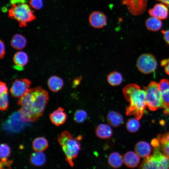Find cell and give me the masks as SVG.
I'll list each match as a JSON object with an SVG mask.
<instances>
[{"instance_id":"1","label":"cell","mask_w":169,"mask_h":169,"mask_svg":"<svg viewBox=\"0 0 169 169\" xmlns=\"http://www.w3.org/2000/svg\"><path fill=\"white\" fill-rule=\"evenodd\" d=\"M49 99L48 92L38 86L29 89L18 101V111L25 122H34L42 116Z\"/></svg>"},{"instance_id":"2","label":"cell","mask_w":169,"mask_h":169,"mask_svg":"<svg viewBox=\"0 0 169 169\" xmlns=\"http://www.w3.org/2000/svg\"><path fill=\"white\" fill-rule=\"evenodd\" d=\"M123 92L125 100L130 103L125 110L126 115H133L138 120H140L147 106L145 91L138 85L131 84L123 88Z\"/></svg>"},{"instance_id":"3","label":"cell","mask_w":169,"mask_h":169,"mask_svg":"<svg viewBox=\"0 0 169 169\" xmlns=\"http://www.w3.org/2000/svg\"><path fill=\"white\" fill-rule=\"evenodd\" d=\"M81 136L74 139L72 135L68 131H64L58 136V140L62 146L65 155L66 161L69 165L73 167V159L77 157L81 148L79 140Z\"/></svg>"},{"instance_id":"4","label":"cell","mask_w":169,"mask_h":169,"mask_svg":"<svg viewBox=\"0 0 169 169\" xmlns=\"http://www.w3.org/2000/svg\"><path fill=\"white\" fill-rule=\"evenodd\" d=\"M143 90L146 94V105L149 110L155 111L161 108L165 114L169 115V104L163 100L158 83L151 81L148 86L143 87Z\"/></svg>"},{"instance_id":"5","label":"cell","mask_w":169,"mask_h":169,"mask_svg":"<svg viewBox=\"0 0 169 169\" xmlns=\"http://www.w3.org/2000/svg\"><path fill=\"white\" fill-rule=\"evenodd\" d=\"M8 17L17 21L20 28L27 26L28 23L36 19L30 6L24 3L13 4L8 10Z\"/></svg>"},{"instance_id":"6","label":"cell","mask_w":169,"mask_h":169,"mask_svg":"<svg viewBox=\"0 0 169 169\" xmlns=\"http://www.w3.org/2000/svg\"><path fill=\"white\" fill-rule=\"evenodd\" d=\"M141 169H169V157L158 147H155L152 154L145 158L140 166Z\"/></svg>"},{"instance_id":"7","label":"cell","mask_w":169,"mask_h":169,"mask_svg":"<svg viewBox=\"0 0 169 169\" xmlns=\"http://www.w3.org/2000/svg\"><path fill=\"white\" fill-rule=\"evenodd\" d=\"M136 66L140 71L144 74H148L155 71L157 68V62L153 55L144 54L138 58Z\"/></svg>"},{"instance_id":"8","label":"cell","mask_w":169,"mask_h":169,"mask_svg":"<svg viewBox=\"0 0 169 169\" xmlns=\"http://www.w3.org/2000/svg\"><path fill=\"white\" fill-rule=\"evenodd\" d=\"M31 84V82L26 78L15 79L10 90L12 96L21 97L29 90Z\"/></svg>"},{"instance_id":"9","label":"cell","mask_w":169,"mask_h":169,"mask_svg":"<svg viewBox=\"0 0 169 169\" xmlns=\"http://www.w3.org/2000/svg\"><path fill=\"white\" fill-rule=\"evenodd\" d=\"M25 122L22 120L18 111L12 114L5 123L3 127L5 129L11 132H18L22 130L24 127Z\"/></svg>"},{"instance_id":"10","label":"cell","mask_w":169,"mask_h":169,"mask_svg":"<svg viewBox=\"0 0 169 169\" xmlns=\"http://www.w3.org/2000/svg\"><path fill=\"white\" fill-rule=\"evenodd\" d=\"M133 15L138 16L143 14L146 9L147 0H122Z\"/></svg>"},{"instance_id":"11","label":"cell","mask_w":169,"mask_h":169,"mask_svg":"<svg viewBox=\"0 0 169 169\" xmlns=\"http://www.w3.org/2000/svg\"><path fill=\"white\" fill-rule=\"evenodd\" d=\"M89 21L91 26L95 28H101L106 25L107 20L105 15L103 13L95 11L90 15Z\"/></svg>"},{"instance_id":"12","label":"cell","mask_w":169,"mask_h":169,"mask_svg":"<svg viewBox=\"0 0 169 169\" xmlns=\"http://www.w3.org/2000/svg\"><path fill=\"white\" fill-rule=\"evenodd\" d=\"M168 12L167 7L162 3L156 4L153 8L148 10V13L150 16L160 19H166L168 16Z\"/></svg>"},{"instance_id":"13","label":"cell","mask_w":169,"mask_h":169,"mask_svg":"<svg viewBox=\"0 0 169 169\" xmlns=\"http://www.w3.org/2000/svg\"><path fill=\"white\" fill-rule=\"evenodd\" d=\"M49 117L51 122L58 126L65 122L67 119V115L64 109L60 107L51 113Z\"/></svg>"},{"instance_id":"14","label":"cell","mask_w":169,"mask_h":169,"mask_svg":"<svg viewBox=\"0 0 169 169\" xmlns=\"http://www.w3.org/2000/svg\"><path fill=\"white\" fill-rule=\"evenodd\" d=\"M123 158L124 163L130 168L136 167L140 162L139 156L136 152L132 151L127 152Z\"/></svg>"},{"instance_id":"15","label":"cell","mask_w":169,"mask_h":169,"mask_svg":"<svg viewBox=\"0 0 169 169\" xmlns=\"http://www.w3.org/2000/svg\"><path fill=\"white\" fill-rule=\"evenodd\" d=\"M95 133L96 136L100 138L108 139L112 136L113 131L109 125L101 124L99 125L96 128Z\"/></svg>"},{"instance_id":"16","label":"cell","mask_w":169,"mask_h":169,"mask_svg":"<svg viewBox=\"0 0 169 169\" xmlns=\"http://www.w3.org/2000/svg\"><path fill=\"white\" fill-rule=\"evenodd\" d=\"M135 151L139 157H146L149 155L151 152V147L148 143L144 141H141L136 144Z\"/></svg>"},{"instance_id":"17","label":"cell","mask_w":169,"mask_h":169,"mask_svg":"<svg viewBox=\"0 0 169 169\" xmlns=\"http://www.w3.org/2000/svg\"><path fill=\"white\" fill-rule=\"evenodd\" d=\"M157 139L159 141L161 150L169 157V132L158 134Z\"/></svg>"},{"instance_id":"18","label":"cell","mask_w":169,"mask_h":169,"mask_svg":"<svg viewBox=\"0 0 169 169\" xmlns=\"http://www.w3.org/2000/svg\"><path fill=\"white\" fill-rule=\"evenodd\" d=\"M108 123L111 126L116 127L123 122V117L119 113L114 111L109 112L107 116Z\"/></svg>"},{"instance_id":"19","label":"cell","mask_w":169,"mask_h":169,"mask_svg":"<svg viewBox=\"0 0 169 169\" xmlns=\"http://www.w3.org/2000/svg\"><path fill=\"white\" fill-rule=\"evenodd\" d=\"M48 85L49 89L52 91L57 92L62 88L64 85V81L59 77L53 76L48 79Z\"/></svg>"},{"instance_id":"20","label":"cell","mask_w":169,"mask_h":169,"mask_svg":"<svg viewBox=\"0 0 169 169\" xmlns=\"http://www.w3.org/2000/svg\"><path fill=\"white\" fill-rule=\"evenodd\" d=\"M27 44V40L22 35L16 34L13 37L10 42L11 46L14 49L20 50L24 49Z\"/></svg>"},{"instance_id":"21","label":"cell","mask_w":169,"mask_h":169,"mask_svg":"<svg viewBox=\"0 0 169 169\" xmlns=\"http://www.w3.org/2000/svg\"><path fill=\"white\" fill-rule=\"evenodd\" d=\"M108 161L109 165L115 168L120 167L124 162L123 156L116 152H113L110 154Z\"/></svg>"},{"instance_id":"22","label":"cell","mask_w":169,"mask_h":169,"mask_svg":"<svg viewBox=\"0 0 169 169\" xmlns=\"http://www.w3.org/2000/svg\"><path fill=\"white\" fill-rule=\"evenodd\" d=\"M158 84L163 100L169 104V81L166 79H162Z\"/></svg>"},{"instance_id":"23","label":"cell","mask_w":169,"mask_h":169,"mask_svg":"<svg viewBox=\"0 0 169 169\" xmlns=\"http://www.w3.org/2000/svg\"><path fill=\"white\" fill-rule=\"evenodd\" d=\"M46 161L45 155L42 152H37L32 153L30 157V163L36 166H40L44 164Z\"/></svg>"},{"instance_id":"24","label":"cell","mask_w":169,"mask_h":169,"mask_svg":"<svg viewBox=\"0 0 169 169\" xmlns=\"http://www.w3.org/2000/svg\"><path fill=\"white\" fill-rule=\"evenodd\" d=\"M28 56L25 52L18 51L16 52L13 57V61L17 66L20 69L25 66L28 63Z\"/></svg>"},{"instance_id":"25","label":"cell","mask_w":169,"mask_h":169,"mask_svg":"<svg viewBox=\"0 0 169 169\" xmlns=\"http://www.w3.org/2000/svg\"><path fill=\"white\" fill-rule=\"evenodd\" d=\"M48 145L47 140L42 137L35 138L32 143L33 150L37 152H42L44 151L47 148Z\"/></svg>"},{"instance_id":"26","label":"cell","mask_w":169,"mask_h":169,"mask_svg":"<svg viewBox=\"0 0 169 169\" xmlns=\"http://www.w3.org/2000/svg\"><path fill=\"white\" fill-rule=\"evenodd\" d=\"M146 26L149 30L152 31H157L161 28L162 23L160 19L152 17L146 20Z\"/></svg>"},{"instance_id":"27","label":"cell","mask_w":169,"mask_h":169,"mask_svg":"<svg viewBox=\"0 0 169 169\" xmlns=\"http://www.w3.org/2000/svg\"><path fill=\"white\" fill-rule=\"evenodd\" d=\"M107 80L111 86H116L121 84L123 78L121 74L115 71L111 72L108 75Z\"/></svg>"},{"instance_id":"28","label":"cell","mask_w":169,"mask_h":169,"mask_svg":"<svg viewBox=\"0 0 169 169\" xmlns=\"http://www.w3.org/2000/svg\"><path fill=\"white\" fill-rule=\"evenodd\" d=\"M138 120L136 118L129 119L126 124V128L127 130L131 133L137 132L139 129L140 125Z\"/></svg>"},{"instance_id":"29","label":"cell","mask_w":169,"mask_h":169,"mask_svg":"<svg viewBox=\"0 0 169 169\" xmlns=\"http://www.w3.org/2000/svg\"><path fill=\"white\" fill-rule=\"evenodd\" d=\"M10 149L6 144H2L0 146V162H4L7 161L8 158L10 154Z\"/></svg>"},{"instance_id":"30","label":"cell","mask_w":169,"mask_h":169,"mask_svg":"<svg viewBox=\"0 0 169 169\" xmlns=\"http://www.w3.org/2000/svg\"><path fill=\"white\" fill-rule=\"evenodd\" d=\"M87 116V113L85 110L79 109L77 110L74 113V118L76 122L81 123L86 120Z\"/></svg>"},{"instance_id":"31","label":"cell","mask_w":169,"mask_h":169,"mask_svg":"<svg viewBox=\"0 0 169 169\" xmlns=\"http://www.w3.org/2000/svg\"><path fill=\"white\" fill-rule=\"evenodd\" d=\"M8 104V93L0 94V109L3 111L7 109Z\"/></svg>"},{"instance_id":"32","label":"cell","mask_w":169,"mask_h":169,"mask_svg":"<svg viewBox=\"0 0 169 169\" xmlns=\"http://www.w3.org/2000/svg\"><path fill=\"white\" fill-rule=\"evenodd\" d=\"M29 3L30 6L37 10L41 9L43 7L42 0H29Z\"/></svg>"},{"instance_id":"33","label":"cell","mask_w":169,"mask_h":169,"mask_svg":"<svg viewBox=\"0 0 169 169\" xmlns=\"http://www.w3.org/2000/svg\"><path fill=\"white\" fill-rule=\"evenodd\" d=\"M161 65L164 67L165 72L169 75V58L162 60L161 62Z\"/></svg>"},{"instance_id":"34","label":"cell","mask_w":169,"mask_h":169,"mask_svg":"<svg viewBox=\"0 0 169 169\" xmlns=\"http://www.w3.org/2000/svg\"><path fill=\"white\" fill-rule=\"evenodd\" d=\"M0 58L2 59L4 57L5 53V46L3 42L1 40L0 41Z\"/></svg>"},{"instance_id":"35","label":"cell","mask_w":169,"mask_h":169,"mask_svg":"<svg viewBox=\"0 0 169 169\" xmlns=\"http://www.w3.org/2000/svg\"><path fill=\"white\" fill-rule=\"evenodd\" d=\"M8 89L6 84L2 81L0 83V94L8 92Z\"/></svg>"},{"instance_id":"36","label":"cell","mask_w":169,"mask_h":169,"mask_svg":"<svg viewBox=\"0 0 169 169\" xmlns=\"http://www.w3.org/2000/svg\"><path fill=\"white\" fill-rule=\"evenodd\" d=\"M162 33L163 34V38L166 42L169 44V29L162 30Z\"/></svg>"},{"instance_id":"37","label":"cell","mask_w":169,"mask_h":169,"mask_svg":"<svg viewBox=\"0 0 169 169\" xmlns=\"http://www.w3.org/2000/svg\"><path fill=\"white\" fill-rule=\"evenodd\" d=\"M13 161H7L4 162H0V169L3 168L5 166L10 167Z\"/></svg>"},{"instance_id":"38","label":"cell","mask_w":169,"mask_h":169,"mask_svg":"<svg viewBox=\"0 0 169 169\" xmlns=\"http://www.w3.org/2000/svg\"><path fill=\"white\" fill-rule=\"evenodd\" d=\"M80 78L75 79L73 82V84L75 86L78 85L80 83Z\"/></svg>"},{"instance_id":"39","label":"cell","mask_w":169,"mask_h":169,"mask_svg":"<svg viewBox=\"0 0 169 169\" xmlns=\"http://www.w3.org/2000/svg\"><path fill=\"white\" fill-rule=\"evenodd\" d=\"M160 1L169 6V0H156Z\"/></svg>"}]
</instances>
